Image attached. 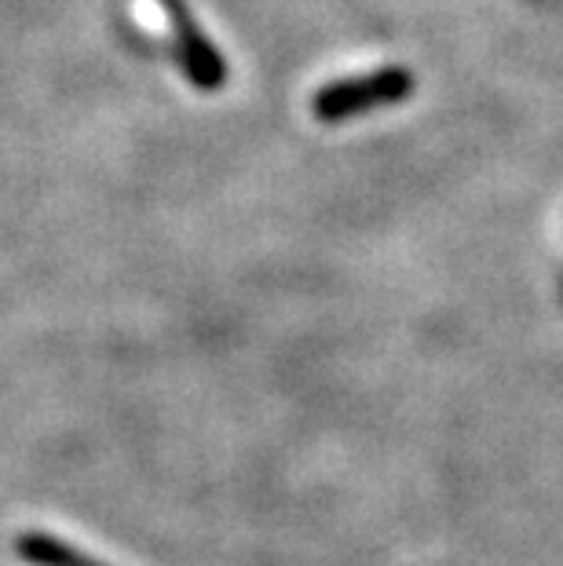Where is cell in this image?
<instances>
[{
	"label": "cell",
	"instance_id": "obj_1",
	"mask_svg": "<svg viewBox=\"0 0 563 566\" xmlns=\"http://www.w3.org/2000/svg\"><path fill=\"white\" fill-rule=\"evenodd\" d=\"M414 88V77L406 70L392 66V70H374V74H363V77H347L330 84L315 95L311 111H315L319 122H344L352 114H366L374 106H388V103H399L406 99Z\"/></svg>",
	"mask_w": 563,
	"mask_h": 566
},
{
	"label": "cell",
	"instance_id": "obj_2",
	"mask_svg": "<svg viewBox=\"0 0 563 566\" xmlns=\"http://www.w3.org/2000/svg\"><path fill=\"white\" fill-rule=\"evenodd\" d=\"M165 8V19H169V30L176 33V44H179V63L190 74V81L198 88H220L223 84V59L217 55L212 41L201 38V30L195 27L190 11L184 0H161Z\"/></svg>",
	"mask_w": 563,
	"mask_h": 566
}]
</instances>
